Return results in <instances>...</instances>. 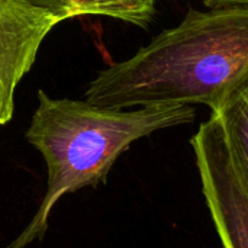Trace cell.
Instances as JSON below:
<instances>
[{"instance_id": "6", "label": "cell", "mask_w": 248, "mask_h": 248, "mask_svg": "<svg viewBox=\"0 0 248 248\" xmlns=\"http://www.w3.org/2000/svg\"><path fill=\"white\" fill-rule=\"evenodd\" d=\"M212 115L218 118L234 163L248 185V78Z\"/></svg>"}, {"instance_id": "3", "label": "cell", "mask_w": 248, "mask_h": 248, "mask_svg": "<svg viewBox=\"0 0 248 248\" xmlns=\"http://www.w3.org/2000/svg\"><path fill=\"white\" fill-rule=\"evenodd\" d=\"M202 192L224 248H248V185L240 174L215 115L190 141Z\"/></svg>"}, {"instance_id": "7", "label": "cell", "mask_w": 248, "mask_h": 248, "mask_svg": "<svg viewBox=\"0 0 248 248\" xmlns=\"http://www.w3.org/2000/svg\"><path fill=\"white\" fill-rule=\"evenodd\" d=\"M206 7H221L230 4H248V0H203Z\"/></svg>"}, {"instance_id": "4", "label": "cell", "mask_w": 248, "mask_h": 248, "mask_svg": "<svg viewBox=\"0 0 248 248\" xmlns=\"http://www.w3.org/2000/svg\"><path fill=\"white\" fill-rule=\"evenodd\" d=\"M60 22V16L26 0H0V125L13 118L16 87Z\"/></svg>"}, {"instance_id": "5", "label": "cell", "mask_w": 248, "mask_h": 248, "mask_svg": "<svg viewBox=\"0 0 248 248\" xmlns=\"http://www.w3.org/2000/svg\"><path fill=\"white\" fill-rule=\"evenodd\" d=\"M61 20L76 16H105L147 28L155 15L157 0H26Z\"/></svg>"}, {"instance_id": "1", "label": "cell", "mask_w": 248, "mask_h": 248, "mask_svg": "<svg viewBox=\"0 0 248 248\" xmlns=\"http://www.w3.org/2000/svg\"><path fill=\"white\" fill-rule=\"evenodd\" d=\"M248 78V4L190 9L132 57L102 70L89 103L128 109L206 105L217 110Z\"/></svg>"}, {"instance_id": "2", "label": "cell", "mask_w": 248, "mask_h": 248, "mask_svg": "<svg viewBox=\"0 0 248 248\" xmlns=\"http://www.w3.org/2000/svg\"><path fill=\"white\" fill-rule=\"evenodd\" d=\"M195 115L192 105L112 109L87 100L55 99L39 90L25 137L45 160L46 192L32 221L4 248H25L42 240L51 211L64 195L105 183L115 161L132 142L155 131L189 124Z\"/></svg>"}]
</instances>
